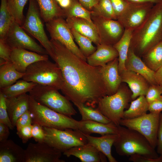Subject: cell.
<instances>
[{
	"instance_id": "f35d334b",
	"label": "cell",
	"mask_w": 162,
	"mask_h": 162,
	"mask_svg": "<svg viewBox=\"0 0 162 162\" xmlns=\"http://www.w3.org/2000/svg\"><path fill=\"white\" fill-rule=\"evenodd\" d=\"M0 122L6 124L10 130H13L14 128L8 112L6 97L1 92H0Z\"/></svg>"
},
{
	"instance_id": "ba28073f",
	"label": "cell",
	"mask_w": 162,
	"mask_h": 162,
	"mask_svg": "<svg viewBox=\"0 0 162 162\" xmlns=\"http://www.w3.org/2000/svg\"><path fill=\"white\" fill-rule=\"evenodd\" d=\"M43 127L45 133L44 142L62 152L88 143L86 136L78 130Z\"/></svg>"
},
{
	"instance_id": "60d3db41",
	"label": "cell",
	"mask_w": 162,
	"mask_h": 162,
	"mask_svg": "<svg viewBox=\"0 0 162 162\" xmlns=\"http://www.w3.org/2000/svg\"><path fill=\"white\" fill-rule=\"evenodd\" d=\"M32 137L37 142H44L45 133L43 126L38 124H32Z\"/></svg>"
},
{
	"instance_id": "ac0fdd59",
	"label": "cell",
	"mask_w": 162,
	"mask_h": 162,
	"mask_svg": "<svg viewBox=\"0 0 162 162\" xmlns=\"http://www.w3.org/2000/svg\"><path fill=\"white\" fill-rule=\"evenodd\" d=\"M68 157L77 158L82 162H105L106 157L93 145L88 143L72 147L63 153Z\"/></svg>"
},
{
	"instance_id": "74e56055",
	"label": "cell",
	"mask_w": 162,
	"mask_h": 162,
	"mask_svg": "<svg viewBox=\"0 0 162 162\" xmlns=\"http://www.w3.org/2000/svg\"><path fill=\"white\" fill-rule=\"evenodd\" d=\"M7 0L8 9L15 21L21 26L25 19L23 9L28 0Z\"/></svg>"
},
{
	"instance_id": "8992f818",
	"label": "cell",
	"mask_w": 162,
	"mask_h": 162,
	"mask_svg": "<svg viewBox=\"0 0 162 162\" xmlns=\"http://www.w3.org/2000/svg\"><path fill=\"white\" fill-rule=\"evenodd\" d=\"M132 93L125 83L122 82L118 91L110 95H105L99 100L96 108L111 122L118 126L124 118V109L132 100Z\"/></svg>"
},
{
	"instance_id": "11a10c76",
	"label": "cell",
	"mask_w": 162,
	"mask_h": 162,
	"mask_svg": "<svg viewBox=\"0 0 162 162\" xmlns=\"http://www.w3.org/2000/svg\"><path fill=\"white\" fill-rule=\"evenodd\" d=\"M6 62L4 59L0 58V66L4 64Z\"/></svg>"
},
{
	"instance_id": "d6a6232c",
	"label": "cell",
	"mask_w": 162,
	"mask_h": 162,
	"mask_svg": "<svg viewBox=\"0 0 162 162\" xmlns=\"http://www.w3.org/2000/svg\"><path fill=\"white\" fill-rule=\"evenodd\" d=\"M15 21L8 9L7 0H1L0 6V39L4 40Z\"/></svg>"
},
{
	"instance_id": "cb8c5ba5",
	"label": "cell",
	"mask_w": 162,
	"mask_h": 162,
	"mask_svg": "<svg viewBox=\"0 0 162 162\" xmlns=\"http://www.w3.org/2000/svg\"><path fill=\"white\" fill-rule=\"evenodd\" d=\"M66 21L70 28L88 38L96 45L100 44L99 37L94 24L85 19L75 17H67Z\"/></svg>"
},
{
	"instance_id": "4316f807",
	"label": "cell",
	"mask_w": 162,
	"mask_h": 162,
	"mask_svg": "<svg viewBox=\"0 0 162 162\" xmlns=\"http://www.w3.org/2000/svg\"><path fill=\"white\" fill-rule=\"evenodd\" d=\"M41 18L46 22L65 16L63 9L56 0H36Z\"/></svg>"
},
{
	"instance_id": "f907efd6",
	"label": "cell",
	"mask_w": 162,
	"mask_h": 162,
	"mask_svg": "<svg viewBox=\"0 0 162 162\" xmlns=\"http://www.w3.org/2000/svg\"><path fill=\"white\" fill-rule=\"evenodd\" d=\"M86 8L91 11L98 2V0H78Z\"/></svg>"
},
{
	"instance_id": "836d02e7",
	"label": "cell",
	"mask_w": 162,
	"mask_h": 162,
	"mask_svg": "<svg viewBox=\"0 0 162 162\" xmlns=\"http://www.w3.org/2000/svg\"><path fill=\"white\" fill-rule=\"evenodd\" d=\"M74 105L77 108L81 116V120H90L104 123L111 122L96 108L87 106L83 104Z\"/></svg>"
},
{
	"instance_id": "db71d44e",
	"label": "cell",
	"mask_w": 162,
	"mask_h": 162,
	"mask_svg": "<svg viewBox=\"0 0 162 162\" xmlns=\"http://www.w3.org/2000/svg\"><path fill=\"white\" fill-rule=\"evenodd\" d=\"M72 0H62L58 2L60 6L63 8L65 9L68 8L70 5Z\"/></svg>"
},
{
	"instance_id": "7dc6e473",
	"label": "cell",
	"mask_w": 162,
	"mask_h": 162,
	"mask_svg": "<svg viewBox=\"0 0 162 162\" xmlns=\"http://www.w3.org/2000/svg\"><path fill=\"white\" fill-rule=\"evenodd\" d=\"M148 111L150 112L157 113L162 111V95L149 104Z\"/></svg>"
},
{
	"instance_id": "30bf717a",
	"label": "cell",
	"mask_w": 162,
	"mask_h": 162,
	"mask_svg": "<svg viewBox=\"0 0 162 162\" xmlns=\"http://www.w3.org/2000/svg\"><path fill=\"white\" fill-rule=\"evenodd\" d=\"M160 113L150 112L135 118H122L120 125L139 132L155 148L157 145Z\"/></svg>"
},
{
	"instance_id": "9a60e30c",
	"label": "cell",
	"mask_w": 162,
	"mask_h": 162,
	"mask_svg": "<svg viewBox=\"0 0 162 162\" xmlns=\"http://www.w3.org/2000/svg\"><path fill=\"white\" fill-rule=\"evenodd\" d=\"M25 162H64L62 153L45 142L30 143L25 150Z\"/></svg>"
},
{
	"instance_id": "ffe728a7",
	"label": "cell",
	"mask_w": 162,
	"mask_h": 162,
	"mask_svg": "<svg viewBox=\"0 0 162 162\" xmlns=\"http://www.w3.org/2000/svg\"><path fill=\"white\" fill-rule=\"evenodd\" d=\"M125 69L136 73L143 76L150 85L158 84L155 78V72L149 68L141 58L129 48L125 62Z\"/></svg>"
},
{
	"instance_id": "1f68e13d",
	"label": "cell",
	"mask_w": 162,
	"mask_h": 162,
	"mask_svg": "<svg viewBox=\"0 0 162 162\" xmlns=\"http://www.w3.org/2000/svg\"><path fill=\"white\" fill-rule=\"evenodd\" d=\"M145 64L156 72L162 66V40L148 51L141 58Z\"/></svg>"
},
{
	"instance_id": "7402d4cb",
	"label": "cell",
	"mask_w": 162,
	"mask_h": 162,
	"mask_svg": "<svg viewBox=\"0 0 162 162\" xmlns=\"http://www.w3.org/2000/svg\"><path fill=\"white\" fill-rule=\"evenodd\" d=\"M118 56L113 46L100 44L97 45L95 51L87 58L86 61L92 66L102 67Z\"/></svg>"
},
{
	"instance_id": "603a6c76",
	"label": "cell",
	"mask_w": 162,
	"mask_h": 162,
	"mask_svg": "<svg viewBox=\"0 0 162 162\" xmlns=\"http://www.w3.org/2000/svg\"><path fill=\"white\" fill-rule=\"evenodd\" d=\"M25 150L11 140L0 142V162H25Z\"/></svg>"
},
{
	"instance_id": "3957f363",
	"label": "cell",
	"mask_w": 162,
	"mask_h": 162,
	"mask_svg": "<svg viewBox=\"0 0 162 162\" xmlns=\"http://www.w3.org/2000/svg\"><path fill=\"white\" fill-rule=\"evenodd\" d=\"M117 135L113 145L119 155L128 157L137 154L152 158L159 157L155 148L137 131L119 125Z\"/></svg>"
},
{
	"instance_id": "d4e9b609",
	"label": "cell",
	"mask_w": 162,
	"mask_h": 162,
	"mask_svg": "<svg viewBox=\"0 0 162 162\" xmlns=\"http://www.w3.org/2000/svg\"><path fill=\"white\" fill-rule=\"evenodd\" d=\"M78 130L84 134L90 135L97 133L103 135L107 134H117L118 126L112 122L104 123L90 120L79 121Z\"/></svg>"
},
{
	"instance_id": "9c48e42d",
	"label": "cell",
	"mask_w": 162,
	"mask_h": 162,
	"mask_svg": "<svg viewBox=\"0 0 162 162\" xmlns=\"http://www.w3.org/2000/svg\"><path fill=\"white\" fill-rule=\"evenodd\" d=\"M41 18L36 0H29L27 14L21 27L39 41L52 58V45L45 33Z\"/></svg>"
},
{
	"instance_id": "5b68a950",
	"label": "cell",
	"mask_w": 162,
	"mask_h": 162,
	"mask_svg": "<svg viewBox=\"0 0 162 162\" xmlns=\"http://www.w3.org/2000/svg\"><path fill=\"white\" fill-rule=\"evenodd\" d=\"M22 79L61 90L63 85L61 70L55 62L49 59L40 60L30 65Z\"/></svg>"
},
{
	"instance_id": "bcb514c9",
	"label": "cell",
	"mask_w": 162,
	"mask_h": 162,
	"mask_svg": "<svg viewBox=\"0 0 162 162\" xmlns=\"http://www.w3.org/2000/svg\"><path fill=\"white\" fill-rule=\"evenodd\" d=\"M129 160L134 162H162V155H160L157 158H152L135 154L130 156Z\"/></svg>"
},
{
	"instance_id": "6da1fadb",
	"label": "cell",
	"mask_w": 162,
	"mask_h": 162,
	"mask_svg": "<svg viewBox=\"0 0 162 162\" xmlns=\"http://www.w3.org/2000/svg\"><path fill=\"white\" fill-rule=\"evenodd\" d=\"M50 40L53 47L51 58L62 75L63 94L74 105L96 108L100 99L107 95L100 67L90 65L58 41Z\"/></svg>"
},
{
	"instance_id": "816d5d0a",
	"label": "cell",
	"mask_w": 162,
	"mask_h": 162,
	"mask_svg": "<svg viewBox=\"0 0 162 162\" xmlns=\"http://www.w3.org/2000/svg\"><path fill=\"white\" fill-rule=\"evenodd\" d=\"M127 2L135 3H152L155 4L162 2V0H125Z\"/></svg>"
},
{
	"instance_id": "f546056e",
	"label": "cell",
	"mask_w": 162,
	"mask_h": 162,
	"mask_svg": "<svg viewBox=\"0 0 162 162\" xmlns=\"http://www.w3.org/2000/svg\"><path fill=\"white\" fill-rule=\"evenodd\" d=\"M148 107L149 104L145 95L140 96L131 101L128 108L124 112V118L131 119L140 117L147 113Z\"/></svg>"
},
{
	"instance_id": "f1b7e54d",
	"label": "cell",
	"mask_w": 162,
	"mask_h": 162,
	"mask_svg": "<svg viewBox=\"0 0 162 162\" xmlns=\"http://www.w3.org/2000/svg\"><path fill=\"white\" fill-rule=\"evenodd\" d=\"M24 74L18 71L10 61L6 62L0 67V88L13 84Z\"/></svg>"
},
{
	"instance_id": "7a4b0ae2",
	"label": "cell",
	"mask_w": 162,
	"mask_h": 162,
	"mask_svg": "<svg viewBox=\"0 0 162 162\" xmlns=\"http://www.w3.org/2000/svg\"><path fill=\"white\" fill-rule=\"evenodd\" d=\"M162 37V2L154 4L144 22L133 31L130 48L141 58Z\"/></svg>"
},
{
	"instance_id": "7bdbcfd3",
	"label": "cell",
	"mask_w": 162,
	"mask_h": 162,
	"mask_svg": "<svg viewBox=\"0 0 162 162\" xmlns=\"http://www.w3.org/2000/svg\"><path fill=\"white\" fill-rule=\"evenodd\" d=\"M117 19L127 7L128 3L125 0H110Z\"/></svg>"
},
{
	"instance_id": "4dcf8cb0",
	"label": "cell",
	"mask_w": 162,
	"mask_h": 162,
	"mask_svg": "<svg viewBox=\"0 0 162 162\" xmlns=\"http://www.w3.org/2000/svg\"><path fill=\"white\" fill-rule=\"evenodd\" d=\"M37 84L23 79L17 81L13 84L0 88V92L6 98L16 97L29 92Z\"/></svg>"
},
{
	"instance_id": "f5cc1de1",
	"label": "cell",
	"mask_w": 162,
	"mask_h": 162,
	"mask_svg": "<svg viewBox=\"0 0 162 162\" xmlns=\"http://www.w3.org/2000/svg\"><path fill=\"white\" fill-rule=\"evenodd\" d=\"M155 78L158 84L162 82V66L155 72Z\"/></svg>"
},
{
	"instance_id": "44dd1931",
	"label": "cell",
	"mask_w": 162,
	"mask_h": 162,
	"mask_svg": "<svg viewBox=\"0 0 162 162\" xmlns=\"http://www.w3.org/2000/svg\"><path fill=\"white\" fill-rule=\"evenodd\" d=\"M29 95L27 93L16 97H6L8 112L14 127L20 117L29 110Z\"/></svg>"
},
{
	"instance_id": "e575fe53",
	"label": "cell",
	"mask_w": 162,
	"mask_h": 162,
	"mask_svg": "<svg viewBox=\"0 0 162 162\" xmlns=\"http://www.w3.org/2000/svg\"><path fill=\"white\" fill-rule=\"evenodd\" d=\"M65 16L75 17L86 20L93 23L91 18V11L84 7L77 0H72L70 6L63 9Z\"/></svg>"
},
{
	"instance_id": "52a82bcc",
	"label": "cell",
	"mask_w": 162,
	"mask_h": 162,
	"mask_svg": "<svg viewBox=\"0 0 162 162\" xmlns=\"http://www.w3.org/2000/svg\"><path fill=\"white\" fill-rule=\"evenodd\" d=\"M58 90L46 86L37 84L29 93L37 102L58 113L71 117L77 113L72 104Z\"/></svg>"
},
{
	"instance_id": "4fadbf2b",
	"label": "cell",
	"mask_w": 162,
	"mask_h": 162,
	"mask_svg": "<svg viewBox=\"0 0 162 162\" xmlns=\"http://www.w3.org/2000/svg\"><path fill=\"white\" fill-rule=\"evenodd\" d=\"M154 5L152 3H128L117 20L125 29L134 30L144 22Z\"/></svg>"
},
{
	"instance_id": "c3c4849f",
	"label": "cell",
	"mask_w": 162,
	"mask_h": 162,
	"mask_svg": "<svg viewBox=\"0 0 162 162\" xmlns=\"http://www.w3.org/2000/svg\"><path fill=\"white\" fill-rule=\"evenodd\" d=\"M157 152L162 155V113H160L157 136Z\"/></svg>"
},
{
	"instance_id": "8fae6325",
	"label": "cell",
	"mask_w": 162,
	"mask_h": 162,
	"mask_svg": "<svg viewBox=\"0 0 162 162\" xmlns=\"http://www.w3.org/2000/svg\"><path fill=\"white\" fill-rule=\"evenodd\" d=\"M46 24L51 39L58 41L78 57L86 61V58L75 44L70 29L63 17L54 19Z\"/></svg>"
},
{
	"instance_id": "ee69618b",
	"label": "cell",
	"mask_w": 162,
	"mask_h": 162,
	"mask_svg": "<svg viewBox=\"0 0 162 162\" xmlns=\"http://www.w3.org/2000/svg\"><path fill=\"white\" fill-rule=\"evenodd\" d=\"M32 124L31 114L29 110H28L22 114L17 119L15 127L16 129Z\"/></svg>"
},
{
	"instance_id": "9f6ffc18",
	"label": "cell",
	"mask_w": 162,
	"mask_h": 162,
	"mask_svg": "<svg viewBox=\"0 0 162 162\" xmlns=\"http://www.w3.org/2000/svg\"><path fill=\"white\" fill-rule=\"evenodd\" d=\"M56 0L58 3V2L61 1L62 0Z\"/></svg>"
},
{
	"instance_id": "d6986e66",
	"label": "cell",
	"mask_w": 162,
	"mask_h": 162,
	"mask_svg": "<svg viewBox=\"0 0 162 162\" xmlns=\"http://www.w3.org/2000/svg\"><path fill=\"white\" fill-rule=\"evenodd\" d=\"M122 82L128 84L132 93V100L140 96L145 95L150 84L141 75L126 69L120 74Z\"/></svg>"
},
{
	"instance_id": "680465c9",
	"label": "cell",
	"mask_w": 162,
	"mask_h": 162,
	"mask_svg": "<svg viewBox=\"0 0 162 162\" xmlns=\"http://www.w3.org/2000/svg\"></svg>"
},
{
	"instance_id": "8d00e7d4",
	"label": "cell",
	"mask_w": 162,
	"mask_h": 162,
	"mask_svg": "<svg viewBox=\"0 0 162 162\" xmlns=\"http://www.w3.org/2000/svg\"><path fill=\"white\" fill-rule=\"evenodd\" d=\"M74 40L78 45L79 49L87 58L96 50L92 42L88 38L80 34L73 29L70 28Z\"/></svg>"
},
{
	"instance_id": "2e32d148",
	"label": "cell",
	"mask_w": 162,
	"mask_h": 162,
	"mask_svg": "<svg viewBox=\"0 0 162 162\" xmlns=\"http://www.w3.org/2000/svg\"><path fill=\"white\" fill-rule=\"evenodd\" d=\"M49 59L47 54H41L23 49H12L10 60L19 72L25 73L31 64L40 60Z\"/></svg>"
},
{
	"instance_id": "277c9868",
	"label": "cell",
	"mask_w": 162,
	"mask_h": 162,
	"mask_svg": "<svg viewBox=\"0 0 162 162\" xmlns=\"http://www.w3.org/2000/svg\"><path fill=\"white\" fill-rule=\"evenodd\" d=\"M29 110L32 115V124L36 123L43 127L61 130H78L79 121L54 111L37 102L30 96Z\"/></svg>"
},
{
	"instance_id": "484cf974",
	"label": "cell",
	"mask_w": 162,
	"mask_h": 162,
	"mask_svg": "<svg viewBox=\"0 0 162 162\" xmlns=\"http://www.w3.org/2000/svg\"><path fill=\"white\" fill-rule=\"evenodd\" d=\"M84 135L87 138L88 143L93 145L103 153L109 162H117L111 152V147L117 138V134H107L99 137H94L88 134Z\"/></svg>"
},
{
	"instance_id": "b9f144b4",
	"label": "cell",
	"mask_w": 162,
	"mask_h": 162,
	"mask_svg": "<svg viewBox=\"0 0 162 162\" xmlns=\"http://www.w3.org/2000/svg\"><path fill=\"white\" fill-rule=\"evenodd\" d=\"M32 124L17 129L16 134L24 143H27L32 137Z\"/></svg>"
},
{
	"instance_id": "ab89813d",
	"label": "cell",
	"mask_w": 162,
	"mask_h": 162,
	"mask_svg": "<svg viewBox=\"0 0 162 162\" xmlns=\"http://www.w3.org/2000/svg\"><path fill=\"white\" fill-rule=\"evenodd\" d=\"M162 94V86L159 84L150 85L145 95L149 104Z\"/></svg>"
},
{
	"instance_id": "681fc988",
	"label": "cell",
	"mask_w": 162,
	"mask_h": 162,
	"mask_svg": "<svg viewBox=\"0 0 162 162\" xmlns=\"http://www.w3.org/2000/svg\"><path fill=\"white\" fill-rule=\"evenodd\" d=\"M10 129L6 124L0 122V142L8 140L10 134Z\"/></svg>"
},
{
	"instance_id": "7c38bea8",
	"label": "cell",
	"mask_w": 162,
	"mask_h": 162,
	"mask_svg": "<svg viewBox=\"0 0 162 162\" xmlns=\"http://www.w3.org/2000/svg\"><path fill=\"white\" fill-rule=\"evenodd\" d=\"M91 15L98 34L100 44L113 46L122 36L125 30L124 27L117 20Z\"/></svg>"
},
{
	"instance_id": "e0dca14e",
	"label": "cell",
	"mask_w": 162,
	"mask_h": 162,
	"mask_svg": "<svg viewBox=\"0 0 162 162\" xmlns=\"http://www.w3.org/2000/svg\"><path fill=\"white\" fill-rule=\"evenodd\" d=\"M118 57L100 67V72L107 91V95L115 93L122 83L118 69Z\"/></svg>"
},
{
	"instance_id": "83f0119b",
	"label": "cell",
	"mask_w": 162,
	"mask_h": 162,
	"mask_svg": "<svg viewBox=\"0 0 162 162\" xmlns=\"http://www.w3.org/2000/svg\"><path fill=\"white\" fill-rule=\"evenodd\" d=\"M133 31L130 29H125L122 37L113 46L118 55V69L119 74L125 69V63L130 48Z\"/></svg>"
},
{
	"instance_id": "d590c367",
	"label": "cell",
	"mask_w": 162,
	"mask_h": 162,
	"mask_svg": "<svg viewBox=\"0 0 162 162\" xmlns=\"http://www.w3.org/2000/svg\"><path fill=\"white\" fill-rule=\"evenodd\" d=\"M91 11V14L93 15L117 20L110 0H98L97 4Z\"/></svg>"
},
{
	"instance_id": "f6af8a7d",
	"label": "cell",
	"mask_w": 162,
	"mask_h": 162,
	"mask_svg": "<svg viewBox=\"0 0 162 162\" xmlns=\"http://www.w3.org/2000/svg\"><path fill=\"white\" fill-rule=\"evenodd\" d=\"M12 49L4 40L0 39V58L6 61L10 60Z\"/></svg>"
},
{
	"instance_id": "6f0895ef",
	"label": "cell",
	"mask_w": 162,
	"mask_h": 162,
	"mask_svg": "<svg viewBox=\"0 0 162 162\" xmlns=\"http://www.w3.org/2000/svg\"><path fill=\"white\" fill-rule=\"evenodd\" d=\"M160 85H161L162 86V82L160 84Z\"/></svg>"
},
{
	"instance_id": "5bb4252c",
	"label": "cell",
	"mask_w": 162,
	"mask_h": 162,
	"mask_svg": "<svg viewBox=\"0 0 162 162\" xmlns=\"http://www.w3.org/2000/svg\"><path fill=\"white\" fill-rule=\"evenodd\" d=\"M24 30L21 26L14 21L4 40L11 48L23 49L40 54L48 55L46 50L37 44Z\"/></svg>"
}]
</instances>
